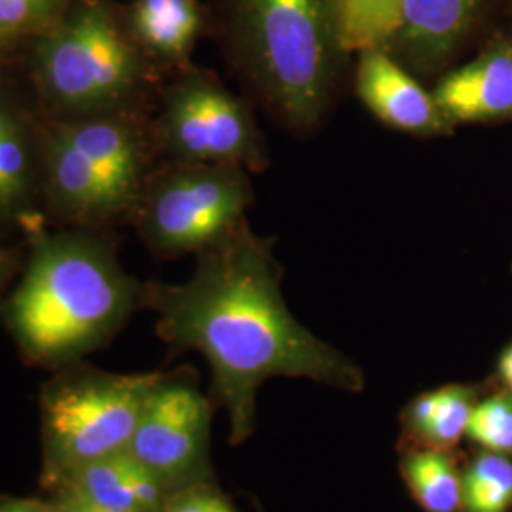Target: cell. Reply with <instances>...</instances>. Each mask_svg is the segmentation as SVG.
Returning a JSON list of instances; mask_svg holds the SVG:
<instances>
[{"instance_id":"cell-25","label":"cell","mask_w":512,"mask_h":512,"mask_svg":"<svg viewBox=\"0 0 512 512\" xmlns=\"http://www.w3.org/2000/svg\"><path fill=\"white\" fill-rule=\"evenodd\" d=\"M0 512H48V503L35 499H2Z\"/></svg>"},{"instance_id":"cell-3","label":"cell","mask_w":512,"mask_h":512,"mask_svg":"<svg viewBox=\"0 0 512 512\" xmlns=\"http://www.w3.org/2000/svg\"><path fill=\"white\" fill-rule=\"evenodd\" d=\"M239 48L272 109L293 129L315 128L346 54L336 0H234Z\"/></svg>"},{"instance_id":"cell-15","label":"cell","mask_w":512,"mask_h":512,"mask_svg":"<svg viewBox=\"0 0 512 512\" xmlns=\"http://www.w3.org/2000/svg\"><path fill=\"white\" fill-rule=\"evenodd\" d=\"M475 404L473 387L444 385L423 393L408 404L404 425L423 448L448 452L467 435Z\"/></svg>"},{"instance_id":"cell-13","label":"cell","mask_w":512,"mask_h":512,"mask_svg":"<svg viewBox=\"0 0 512 512\" xmlns=\"http://www.w3.org/2000/svg\"><path fill=\"white\" fill-rule=\"evenodd\" d=\"M50 183L57 202L76 215L101 217L129 202L107 175L59 131L48 148Z\"/></svg>"},{"instance_id":"cell-24","label":"cell","mask_w":512,"mask_h":512,"mask_svg":"<svg viewBox=\"0 0 512 512\" xmlns=\"http://www.w3.org/2000/svg\"><path fill=\"white\" fill-rule=\"evenodd\" d=\"M48 512H103L69 492L67 488H59L54 499L48 503Z\"/></svg>"},{"instance_id":"cell-8","label":"cell","mask_w":512,"mask_h":512,"mask_svg":"<svg viewBox=\"0 0 512 512\" xmlns=\"http://www.w3.org/2000/svg\"><path fill=\"white\" fill-rule=\"evenodd\" d=\"M209 420L211 408L200 391L164 380L148 399L128 454L171 494L205 482Z\"/></svg>"},{"instance_id":"cell-16","label":"cell","mask_w":512,"mask_h":512,"mask_svg":"<svg viewBox=\"0 0 512 512\" xmlns=\"http://www.w3.org/2000/svg\"><path fill=\"white\" fill-rule=\"evenodd\" d=\"M133 25L154 54L183 61L200 33L202 14L196 0H137Z\"/></svg>"},{"instance_id":"cell-17","label":"cell","mask_w":512,"mask_h":512,"mask_svg":"<svg viewBox=\"0 0 512 512\" xmlns=\"http://www.w3.org/2000/svg\"><path fill=\"white\" fill-rule=\"evenodd\" d=\"M406 486L425 512H461V476L448 452L420 448L401 461Z\"/></svg>"},{"instance_id":"cell-7","label":"cell","mask_w":512,"mask_h":512,"mask_svg":"<svg viewBox=\"0 0 512 512\" xmlns=\"http://www.w3.org/2000/svg\"><path fill=\"white\" fill-rule=\"evenodd\" d=\"M160 137L184 164L243 169L266 164V148L251 110L207 74L188 76L169 90Z\"/></svg>"},{"instance_id":"cell-14","label":"cell","mask_w":512,"mask_h":512,"mask_svg":"<svg viewBox=\"0 0 512 512\" xmlns=\"http://www.w3.org/2000/svg\"><path fill=\"white\" fill-rule=\"evenodd\" d=\"M74 147L97 165L122 194L133 198L143 171L141 147L122 122L92 120L61 131Z\"/></svg>"},{"instance_id":"cell-21","label":"cell","mask_w":512,"mask_h":512,"mask_svg":"<svg viewBox=\"0 0 512 512\" xmlns=\"http://www.w3.org/2000/svg\"><path fill=\"white\" fill-rule=\"evenodd\" d=\"M31 171L29 141L18 120L0 137V209L16 202L27 190Z\"/></svg>"},{"instance_id":"cell-1","label":"cell","mask_w":512,"mask_h":512,"mask_svg":"<svg viewBox=\"0 0 512 512\" xmlns=\"http://www.w3.org/2000/svg\"><path fill=\"white\" fill-rule=\"evenodd\" d=\"M147 296L165 342L207 359L234 444L251 437L256 393L270 378H306L351 393L365 389L359 366L294 319L272 249L245 220L203 249L188 281L154 285Z\"/></svg>"},{"instance_id":"cell-18","label":"cell","mask_w":512,"mask_h":512,"mask_svg":"<svg viewBox=\"0 0 512 512\" xmlns=\"http://www.w3.org/2000/svg\"><path fill=\"white\" fill-rule=\"evenodd\" d=\"M336 4L346 54L389 46L399 27L403 0H336Z\"/></svg>"},{"instance_id":"cell-11","label":"cell","mask_w":512,"mask_h":512,"mask_svg":"<svg viewBox=\"0 0 512 512\" xmlns=\"http://www.w3.org/2000/svg\"><path fill=\"white\" fill-rule=\"evenodd\" d=\"M435 103L456 124L512 118V46L501 44L440 78Z\"/></svg>"},{"instance_id":"cell-2","label":"cell","mask_w":512,"mask_h":512,"mask_svg":"<svg viewBox=\"0 0 512 512\" xmlns=\"http://www.w3.org/2000/svg\"><path fill=\"white\" fill-rule=\"evenodd\" d=\"M135 283L92 239H44L6 306L8 325L25 353L61 363L99 346L135 300Z\"/></svg>"},{"instance_id":"cell-27","label":"cell","mask_w":512,"mask_h":512,"mask_svg":"<svg viewBox=\"0 0 512 512\" xmlns=\"http://www.w3.org/2000/svg\"><path fill=\"white\" fill-rule=\"evenodd\" d=\"M16 118L10 114V110L6 109L4 105H0V137L4 135V131L12 126Z\"/></svg>"},{"instance_id":"cell-9","label":"cell","mask_w":512,"mask_h":512,"mask_svg":"<svg viewBox=\"0 0 512 512\" xmlns=\"http://www.w3.org/2000/svg\"><path fill=\"white\" fill-rule=\"evenodd\" d=\"M355 90L366 109L389 128L421 137L446 135L452 129L433 92H427L385 48L359 52Z\"/></svg>"},{"instance_id":"cell-23","label":"cell","mask_w":512,"mask_h":512,"mask_svg":"<svg viewBox=\"0 0 512 512\" xmlns=\"http://www.w3.org/2000/svg\"><path fill=\"white\" fill-rule=\"evenodd\" d=\"M59 0H0V37L48 18Z\"/></svg>"},{"instance_id":"cell-19","label":"cell","mask_w":512,"mask_h":512,"mask_svg":"<svg viewBox=\"0 0 512 512\" xmlns=\"http://www.w3.org/2000/svg\"><path fill=\"white\" fill-rule=\"evenodd\" d=\"M511 509V459L494 452L476 456L461 476V511L509 512Z\"/></svg>"},{"instance_id":"cell-12","label":"cell","mask_w":512,"mask_h":512,"mask_svg":"<svg viewBox=\"0 0 512 512\" xmlns=\"http://www.w3.org/2000/svg\"><path fill=\"white\" fill-rule=\"evenodd\" d=\"M57 484L103 512H162L171 495L128 452L90 463Z\"/></svg>"},{"instance_id":"cell-26","label":"cell","mask_w":512,"mask_h":512,"mask_svg":"<svg viewBox=\"0 0 512 512\" xmlns=\"http://www.w3.org/2000/svg\"><path fill=\"white\" fill-rule=\"evenodd\" d=\"M497 376L507 393L512 395V344L505 349L497 361Z\"/></svg>"},{"instance_id":"cell-22","label":"cell","mask_w":512,"mask_h":512,"mask_svg":"<svg viewBox=\"0 0 512 512\" xmlns=\"http://www.w3.org/2000/svg\"><path fill=\"white\" fill-rule=\"evenodd\" d=\"M162 512H238L232 503L207 482L186 486L167 497Z\"/></svg>"},{"instance_id":"cell-5","label":"cell","mask_w":512,"mask_h":512,"mask_svg":"<svg viewBox=\"0 0 512 512\" xmlns=\"http://www.w3.org/2000/svg\"><path fill=\"white\" fill-rule=\"evenodd\" d=\"M38 73L59 105L101 109L135 88L141 59L103 6H84L40 46Z\"/></svg>"},{"instance_id":"cell-4","label":"cell","mask_w":512,"mask_h":512,"mask_svg":"<svg viewBox=\"0 0 512 512\" xmlns=\"http://www.w3.org/2000/svg\"><path fill=\"white\" fill-rule=\"evenodd\" d=\"M162 374H88L55 385L42 401L46 465L55 480L128 452Z\"/></svg>"},{"instance_id":"cell-20","label":"cell","mask_w":512,"mask_h":512,"mask_svg":"<svg viewBox=\"0 0 512 512\" xmlns=\"http://www.w3.org/2000/svg\"><path fill=\"white\" fill-rule=\"evenodd\" d=\"M469 439L486 452L511 456L512 454V395L497 393L475 404L467 425Z\"/></svg>"},{"instance_id":"cell-6","label":"cell","mask_w":512,"mask_h":512,"mask_svg":"<svg viewBox=\"0 0 512 512\" xmlns=\"http://www.w3.org/2000/svg\"><path fill=\"white\" fill-rule=\"evenodd\" d=\"M251 200L253 188L243 167L179 165L148 192L145 234L167 253H202L245 220Z\"/></svg>"},{"instance_id":"cell-10","label":"cell","mask_w":512,"mask_h":512,"mask_svg":"<svg viewBox=\"0 0 512 512\" xmlns=\"http://www.w3.org/2000/svg\"><path fill=\"white\" fill-rule=\"evenodd\" d=\"M478 4L480 0H403L399 27L385 50L416 73H433L463 42Z\"/></svg>"},{"instance_id":"cell-28","label":"cell","mask_w":512,"mask_h":512,"mask_svg":"<svg viewBox=\"0 0 512 512\" xmlns=\"http://www.w3.org/2000/svg\"><path fill=\"white\" fill-rule=\"evenodd\" d=\"M4 274H6V260H4V256L0 253V283L4 279Z\"/></svg>"}]
</instances>
